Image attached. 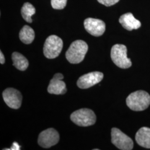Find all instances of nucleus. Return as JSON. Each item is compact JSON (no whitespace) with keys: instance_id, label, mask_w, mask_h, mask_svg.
<instances>
[{"instance_id":"f03ea898","label":"nucleus","mask_w":150,"mask_h":150,"mask_svg":"<svg viewBox=\"0 0 150 150\" xmlns=\"http://www.w3.org/2000/svg\"><path fill=\"white\" fill-rule=\"evenodd\" d=\"M88 48V45L85 41L76 40L71 44L66 53V57L71 64H79L84 59Z\"/></svg>"},{"instance_id":"dca6fc26","label":"nucleus","mask_w":150,"mask_h":150,"mask_svg":"<svg viewBox=\"0 0 150 150\" xmlns=\"http://www.w3.org/2000/svg\"><path fill=\"white\" fill-rule=\"evenodd\" d=\"M36 12V9L32 4L26 2L23 4L21 8V15L23 18L28 23L32 22L31 17Z\"/></svg>"},{"instance_id":"20e7f679","label":"nucleus","mask_w":150,"mask_h":150,"mask_svg":"<svg viewBox=\"0 0 150 150\" xmlns=\"http://www.w3.org/2000/svg\"><path fill=\"white\" fill-rule=\"evenodd\" d=\"M63 48V41L57 36L51 35L47 38L43 46V54L48 59L58 57Z\"/></svg>"},{"instance_id":"0eeeda50","label":"nucleus","mask_w":150,"mask_h":150,"mask_svg":"<svg viewBox=\"0 0 150 150\" xmlns=\"http://www.w3.org/2000/svg\"><path fill=\"white\" fill-rule=\"evenodd\" d=\"M59 139V134L54 129H48L40 133L38 139V144L43 148H50L56 145Z\"/></svg>"},{"instance_id":"6e6552de","label":"nucleus","mask_w":150,"mask_h":150,"mask_svg":"<svg viewBox=\"0 0 150 150\" xmlns=\"http://www.w3.org/2000/svg\"><path fill=\"white\" fill-rule=\"evenodd\" d=\"M4 101L8 107L18 109L21 106L22 97L20 92L13 88H8L2 93Z\"/></svg>"},{"instance_id":"9b49d317","label":"nucleus","mask_w":150,"mask_h":150,"mask_svg":"<svg viewBox=\"0 0 150 150\" xmlns=\"http://www.w3.org/2000/svg\"><path fill=\"white\" fill-rule=\"evenodd\" d=\"M63 79L64 76L61 74L58 73L54 75L47 88L48 93L54 95L64 94L67 91V88L66 83L62 80Z\"/></svg>"},{"instance_id":"7ed1b4c3","label":"nucleus","mask_w":150,"mask_h":150,"mask_svg":"<svg viewBox=\"0 0 150 150\" xmlns=\"http://www.w3.org/2000/svg\"><path fill=\"white\" fill-rule=\"evenodd\" d=\"M127 50L124 45L116 44L113 46L111 57L113 63L121 69H128L132 66L131 59L127 57Z\"/></svg>"},{"instance_id":"9d476101","label":"nucleus","mask_w":150,"mask_h":150,"mask_svg":"<svg viewBox=\"0 0 150 150\" xmlns=\"http://www.w3.org/2000/svg\"><path fill=\"white\" fill-rule=\"evenodd\" d=\"M84 26L87 32L96 37L102 36L106 30V25L104 22L93 18L86 19L84 21Z\"/></svg>"},{"instance_id":"f257e3e1","label":"nucleus","mask_w":150,"mask_h":150,"mask_svg":"<svg viewBox=\"0 0 150 150\" xmlns=\"http://www.w3.org/2000/svg\"><path fill=\"white\" fill-rule=\"evenodd\" d=\"M126 104L131 110L134 111H144L150 106V95L142 90L135 91L127 97Z\"/></svg>"},{"instance_id":"2eb2a0df","label":"nucleus","mask_w":150,"mask_h":150,"mask_svg":"<svg viewBox=\"0 0 150 150\" xmlns=\"http://www.w3.org/2000/svg\"><path fill=\"white\" fill-rule=\"evenodd\" d=\"M19 38L23 43L30 44L35 38V31L31 27L25 25L21 30Z\"/></svg>"},{"instance_id":"f3484780","label":"nucleus","mask_w":150,"mask_h":150,"mask_svg":"<svg viewBox=\"0 0 150 150\" xmlns=\"http://www.w3.org/2000/svg\"><path fill=\"white\" fill-rule=\"evenodd\" d=\"M67 0H51V3L52 8L56 10L64 9L67 4Z\"/></svg>"},{"instance_id":"39448f33","label":"nucleus","mask_w":150,"mask_h":150,"mask_svg":"<svg viewBox=\"0 0 150 150\" xmlns=\"http://www.w3.org/2000/svg\"><path fill=\"white\" fill-rule=\"evenodd\" d=\"M71 121L79 126L87 127L94 125L96 116L94 112L88 108H82L71 115Z\"/></svg>"},{"instance_id":"6ab92c4d","label":"nucleus","mask_w":150,"mask_h":150,"mask_svg":"<svg viewBox=\"0 0 150 150\" xmlns=\"http://www.w3.org/2000/svg\"><path fill=\"white\" fill-rule=\"evenodd\" d=\"M10 150H20V146L18 145V144L17 142H14L12 146H11Z\"/></svg>"},{"instance_id":"f8f14e48","label":"nucleus","mask_w":150,"mask_h":150,"mask_svg":"<svg viewBox=\"0 0 150 150\" xmlns=\"http://www.w3.org/2000/svg\"><path fill=\"white\" fill-rule=\"evenodd\" d=\"M119 22L122 27L128 31L137 30L141 26V22L134 18L131 13H126L122 15L119 18Z\"/></svg>"},{"instance_id":"423d86ee","label":"nucleus","mask_w":150,"mask_h":150,"mask_svg":"<svg viewBox=\"0 0 150 150\" xmlns=\"http://www.w3.org/2000/svg\"><path fill=\"white\" fill-rule=\"evenodd\" d=\"M111 141L113 145L120 150H132L134 147L132 139L117 128L112 129Z\"/></svg>"},{"instance_id":"ddd939ff","label":"nucleus","mask_w":150,"mask_h":150,"mask_svg":"<svg viewBox=\"0 0 150 150\" xmlns=\"http://www.w3.org/2000/svg\"><path fill=\"white\" fill-rule=\"evenodd\" d=\"M135 139L137 143L141 146L150 149V129L143 127L137 132Z\"/></svg>"},{"instance_id":"4468645a","label":"nucleus","mask_w":150,"mask_h":150,"mask_svg":"<svg viewBox=\"0 0 150 150\" xmlns=\"http://www.w3.org/2000/svg\"><path fill=\"white\" fill-rule=\"evenodd\" d=\"M12 59L13 61V65L17 69L20 71L26 70L29 65L27 59L22 54L15 52L12 54Z\"/></svg>"},{"instance_id":"a211bd4d","label":"nucleus","mask_w":150,"mask_h":150,"mask_svg":"<svg viewBox=\"0 0 150 150\" xmlns=\"http://www.w3.org/2000/svg\"><path fill=\"white\" fill-rule=\"evenodd\" d=\"M98 2L102 5L106 6L107 7L114 5L119 2L120 0H97Z\"/></svg>"},{"instance_id":"aec40b11","label":"nucleus","mask_w":150,"mask_h":150,"mask_svg":"<svg viewBox=\"0 0 150 150\" xmlns=\"http://www.w3.org/2000/svg\"><path fill=\"white\" fill-rule=\"evenodd\" d=\"M0 62L1 64H4L5 62V58L2 51H0Z\"/></svg>"},{"instance_id":"1a4fd4ad","label":"nucleus","mask_w":150,"mask_h":150,"mask_svg":"<svg viewBox=\"0 0 150 150\" xmlns=\"http://www.w3.org/2000/svg\"><path fill=\"white\" fill-rule=\"evenodd\" d=\"M103 74L100 72H92L81 76L77 82L78 87L82 89L88 88L102 81Z\"/></svg>"}]
</instances>
